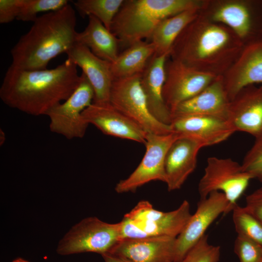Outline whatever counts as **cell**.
Instances as JSON below:
<instances>
[{
    "mask_svg": "<svg viewBox=\"0 0 262 262\" xmlns=\"http://www.w3.org/2000/svg\"><path fill=\"white\" fill-rule=\"evenodd\" d=\"M69 59L52 69L27 70L10 66L0 87V98L10 108L33 116L46 115L67 99L80 82Z\"/></svg>",
    "mask_w": 262,
    "mask_h": 262,
    "instance_id": "1",
    "label": "cell"
},
{
    "mask_svg": "<svg viewBox=\"0 0 262 262\" xmlns=\"http://www.w3.org/2000/svg\"><path fill=\"white\" fill-rule=\"evenodd\" d=\"M244 46L229 28L198 15L178 36L169 57L197 71L220 77Z\"/></svg>",
    "mask_w": 262,
    "mask_h": 262,
    "instance_id": "2",
    "label": "cell"
},
{
    "mask_svg": "<svg viewBox=\"0 0 262 262\" xmlns=\"http://www.w3.org/2000/svg\"><path fill=\"white\" fill-rule=\"evenodd\" d=\"M76 22L75 11L69 4L38 16L11 49L10 66L27 70L47 69L52 59L76 43Z\"/></svg>",
    "mask_w": 262,
    "mask_h": 262,
    "instance_id": "3",
    "label": "cell"
},
{
    "mask_svg": "<svg viewBox=\"0 0 262 262\" xmlns=\"http://www.w3.org/2000/svg\"><path fill=\"white\" fill-rule=\"evenodd\" d=\"M204 0H124L115 16L111 32L126 49L150 39L164 19L190 9H200Z\"/></svg>",
    "mask_w": 262,
    "mask_h": 262,
    "instance_id": "4",
    "label": "cell"
},
{
    "mask_svg": "<svg viewBox=\"0 0 262 262\" xmlns=\"http://www.w3.org/2000/svg\"><path fill=\"white\" fill-rule=\"evenodd\" d=\"M189 202L184 200L176 210L164 212L142 200L120 222L122 240L155 236L177 237L191 216Z\"/></svg>",
    "mask_w": 262,
    "mask_h": 262,
    "instance_id": "5",
    "label": "cell"
},
{
    "mask_svg": "<svg viewBox=\"0 0 262 262\" xmlns=\"http://www.w3.org/2000/svg\"><path fill=\"white\" fill-rule=\"evenodd\" d=\"M199 15L229 28L244 45L262 38V0H204Z\"/></svg>",
    "mask_w": 262,
    "mask_h": 262,
    "instance_id": "6",
    "label": "cell"
},
{
    "mask_svg": "<svg viewBox=\"0 0 262 262\" xmlns=\"http://www.w3.org/2000/svg\"><path fill=\"white\" fill-rule=\"evenodd\" d=\"M122 240L120 222L109 223L96 217L85 218L73 226L59 241L61 255L94 252L110 253Z\"/></svg>",
    "mask_w": 262,
    "mask_h": 262,
    "instance_id": "7",
    "label": "cell"
},
{
    "mask_svg": "<svg viewBox=\"0 0 262 262\" xmlns=\"http://www.w3.org/2000/svg\"><path fill=\"white\" fill-rule=\"evenodd\" d=\"M141 76L114 79L109 102L147 133L166 134L172 132L170 125L160 122L150 114L140 84Z\"/></svg>",
    "mask_w": 262,
    "mask_h": 262,
    "instance_id": "8",
    "label": "cell"
},
{
    "mask_svg": "<svg viewBox=\"0 0 262 262\" xmlns=\"http://www.w3.org/2000/svg\"><path fill=\"white\" fill-rule=\"evenodd\" d=\"M252 177L241 164L231 158L209 157L198 186L200 199L213 192L223 193L233 209L248 187Z\"/></svg>",
    "mask_w": 262,
    "mask_h": 262,
    "instance_id": "9",
    "label": "cell"
},
{
    "mask_svg": "<svg viewBox=\"0 0 262 262\" xmlns=\"http://www.w3.org/2000/svg\"><path fill=\"white\" fill-rule=\"evenodd\" d=\"M80 76V83L70 96L46 115L50 131L67 139L82 138L89 125L82 114L93 103L94 92L85 74L82 72Z\"/></svg>",
    "mask_w": 262,
    "mask_h": 262,
    "instance_id": "10",
    "label": "cell"
},
{
    "mask_svg": "<svg viewBox=\"0 0 262 262\" xmlns=\"http://www.w3.org/2000/svg\"><path fill=\"white\" fill-rule=\"evenodd\" d=\"M179 137L172 132L166 134L147 133L146 151L139 164L126 179L115 187L117 193L134 192L138 188L153 180L165 182L164 163L167 152Z\"/></svg>",
    "mask_w": 262,
    "mask_h": 262,
    "instance_id": "11",
    "label": "cell"
},
{
    "mask_svg": "<svg viewBox=\"0 0 262 262\" xmlns=\"http://www.w3.org/2000/svg\"><path fill=\"white\" fill-rule=\"evenodd\" d=\"M233 208L225 195L213 192L197 205L180 233L177 237L174 262H181L192 248L205 235L211 225L221 214L232 212Z\"/></svg>",
    "mask_w": 262,
    "mask_h": 262,
    "instance_id": "12",
    "label": "cell"
},
{
    "mask_svg": "<svg viewBox=\"0 0 262 262\" xmlns=\"http://www.w3.org/2000/svg\"><path fill=\"white\" fill-rule=\"evenodd\" d=\"M164 70L163 96L171 113L179 104L199 93L218 77L197 71L169 56Z\"/></svg>",
    "mask_w": 262,
    "mask_h": 262,
    "instance_id": "13",
    "label": "cell"
},
{
    "mask_svg": "<svg viewBox=\"0 0 262 262\" xmlns=\"http://www.w3.org/2000/svg\"><path fill=\"white\" fill-rule=\"evenodd\" d=\"M222 77L230 101L243 88L256 83L262 85V38L245 45Z\"/></svg>",
    "mask_w": 262,
    "mask_h": 262,
    "instance_id": "14",
    "label": "cell"
},
{
    "mask_svg": "<svg viewBox=\"0 0 262 262\" xmlns=\"http://www.w3.org/2000/svg\"><path fill=\"white\" fill-rule=\"evenodd\" d=\"M170 126L179 137L192 139L202 147L220 143L235 132L227 119L212 116L175 118Z\"/></svg>",
    "mask_w": 262,
    "mask_h": 262,
    "instance_id": "15",
    "label": "cell"
},
{
    "mask_svg": "<svg viewBox=\"0 0 262 262\" xmlns=\"http://www.w3.org/2000/svg\"><path fill=\"white\" fill-rule=\"evenodd\" d=\"M176 238L155 236L124 239L108 253L128 262H174Z\"/></svg>",
    "mask_w": 262,
    "mask_h": 262,
    "instance_id": "16",
    "label": "cell"
},
{
    "mask_svg": "<svg viewBox=\"0 0 262 262\" xmlns=\"http://www.w3.org/2000/svg\"><path fill=\"white\" fill-rule=\"evenodd\" d=\"M82 114L89 124L105 135L145 144L147 133L110 102H93Z\"/></svg>",
    "mask_w": 262,
    "mask_h": 262,
    "instance_id": "17",
    "label": "cell"
},
{
    "mask_svg": "<svg viewBox=\"0 0 262 262\" xmlns=\"http://www.w3.org/2000/svg\"><path fill=\"white\" fill-rule=\"evenodd\" d=\"M228 119L235 132L262 134V85L242 89L229 102Z\"/></svg>",
    "mask_w": 262,
    "mask_h": 262,
    "instance_id": "18",
    "label": "cell"
},
{
    "mask_svg": "<svg viewBox=\"0 0 262 262\" xmlns=\"http://www.w3.org/2000/svg\"><path fill=\"white\" fill-rule=\"evenodd\" d=\"M66 54L87 78L94 92L93 102H109L114 77L111 63L94 54L86 46L76 43Z\"/></svg>",
    "mask_w": 262,
    "mask_h": 262,
    "instance_id": "19",
    "label": "cell"
},
{
    "mask_svg": "<svg viewBox=\"0 0 262 262\" xmlns=\"http://www.w3.org/2000/svg\"><path fill=\"white\" fill-rule=\"evenodd\" d=\"M229 102L222 77H218L199 93L177 106L171 111L172 120L188 116H212L228 119Z\"/></svg>",
    "mask_w": 262,
    "mask_h": 262,
    "instance_id": "20",
    "label": "cell"
},
{
    "mask_svg": "<svg viewBox=\"0 0 262 262\" xmlns=\"http://www.w3.org/2000/svg\"><path fill=\"white\" fill-rule=\"evenodd\" d=\"M202 147L195 141L179 137L172 144L165 159V182L169 191L180 189L195 170Z\"/></svg>",
    "mask_w": 262,
    "mask_h": 262,
    "instance_id": "21",
    "label": "cell"
},
{
    "mask_svg": "<svg viewBox=\"0 0 262 262\" xmlns=\"http://www.w3.org/2000/svg\"><path fill=\"white\" fill-rule=\"evenodd\" d=\"M169 54L155 53L140 77V84L148 110L160 122L170 125L172 117L163 96L165 80L164 66Z\"/></svg>",
    "mask_w": 262,
    "mask_h": 262,
    "instance_id": "22",
    "label": "cell"
},
{
    "mask_svg": "<svg viewBox=\"0 0 262 262\" xmlns=\"http://www.w3.org/2000/svg\"><path fill=\"white\" fill-rule=\"evenodd\" d=\"M88 17L85 29L77 32L76 43L86 46L99 58L113 62L119 54V40L98 18L92 16Z\"/></svg>",
    "mask_w": 262,
    "mask_h": 262,
    "instance_id": "23",
    "label": "cell"
},
{
    "mask_svg": "<svg viewBox=\"0 0 262 262\" xmlns=\"http://www.w3.org/2000/svg\"><path fill=\"white\" fill-rule=\"evenodd\" d=\"M156 52L151 42L140 41L125 49L111 63L114 79L141 75L151 58Z\"/></svg>",
    "mask_w": 262,
    "mask_h": 262,
    "instance_id": "24",
    "label": "cell"
},
{
    "mask_svg": "<svg viewBox=\"0 0 262 262\" xmlns=\"http://www.w3.org/2000/svg\"><path fill=\"white\" fill-rule=\"evenodd\" d=\"M200 9H190L167 17L156 27L150 37L157 54L170 53L171 48L181 31L199 15Z\"/></svg>",
    "mask_w": 262,
    "mask_h": 262,
    "instance_id": "25",
    "label": "cell"
},
{
    "mask_svg": "<svg viewBox=\"0 0 262 262\" xmlns=\"http://www.w3.org/2000/svg\"><path fill=\"white\" fill-rule=\"evenodd\" d=\"M124 0H78L74 4L82 18L86 16H94L110 31L112 22Z\"/></svg>",
    "mask_w": 262,
    "mask_h": 262,
    "instance_id": "26",
    "label": "cell"
},
{
    "mask_svg": "<svg viewBox=\"0 0 262 262\" xmlns=\"http://www.w3.org/2000/svg\"><path fill=\"white\" fill-rule=\"evenodd\" d=\"M232 212L237 235L248 239L262 247V224L244 207L237 205Z\"/></svg>",
    "mask_w": 262,
    "mask_h": 262,
    "instance_id": "27",
    "label": "cell"
},
{
    "mask_svg": "<svg viewBox=\"0 0 262 262\" xmlns=\"http://www.w3.org/2000/svg\"><path fill=\"white\" fill-rule=\"evenodd\" d=\"M67 0H23L17 20L34 22L40 13L58 11L68 4Z\"/></svg>",
    "mask_w": 262,
    "mask_h": 262,
    "instance_id": "28",
    "label": "cell"
},
{
    "mask_svg": "<svg viewBox=\"0 0 262 262\" xmlns=\"http://www.w3.org/2000/svg\"><path fill=\"white\" fill-rule=\"evenodd\" d=\"M241 166L252 178L262 182V134L255 142L245 156Z\"/></svg>",
    "mask_w": 262,
    "mask_h": 262,
    "instance_id": "29",
    "label": "cell"
},
{
    "mask_svg": "<svg viewBox=\"0 0 262 262\" xmlns=\"http://www.w3.org/2000/svg\"><path fill=\"white\" fill-rule=\"evenodd\" d=\"M189 262H218L220 247L210 244L205 235L188 253Z\"/></svg>",
    "mask_w": 262,
    "mask_h": 262,
    "instance_id": "30",
    "label": "cell"
},
{
    "mask_svg": "<svg viewBox=\"0 0 262 262\" xmlns=\"http://www.w3.org/2000/svg\"><path fill=\"white\" fill-rule=\"evenodd\" d=\"M234 250L240 262H262V247L244 237L237 235Z\"/></svg>",
    "mask_w": 262,
    "mask_h": 262,
    "instance_id": "31",
    "label": "cell"
},
{
    "mask_svg": "<svg viewBox=\"0 0 262 262\" xmlns=\"http://www.w3.org/2000/svg\"><path fill=\"white\" fill-rule=\"evenodd\" d=\"M23 0H0V23L6 24L17 18Z\"/></svg>",
    "mask_w": 262,
    "mask_h": 262,
    "instance_id": "32",
    "label": "cell"
},
{
    "mask_svg": "<svg viewBox=\"0 0 262 262\" xmlns=\"http://www.w3.org/2000/svg\"><path fill=\"white\" fill-rule=\"evenodd\" d=\"M244 207L262 224V187L246 196Z\"/></svg>",
    "mask_w": 262,
    "mask_h": 262,
    "instance_id": "33",
    "label": "cell"
},
{
    "mask_svg": "<svg viewBox=\"0 0 262 262\" xmlns=\"http://www.w3.org/2000/svg\"><path fill=\"white\" fill-rule=\"evenodd\" d=\"M101 256L105 262H128L110 253H105Z\"/></svg>",
    "mask_w": 262,
    "mask_h": 262,
    "instance_id": "34",
    "label": "cell"
},
{
    "mask_svg": "<svg viewBox=\"0 0 262 262\" xmlns=\"http://www.w3.org/2000/svg\"><path fill=\"white\" fill-rule=\"evenodd\" d=\"M6 140V135L4 131L0 129V146H1L5 143Z\"/></svg>",
    "mask_w": 262,
    "mask_h": 262,
    "instance_id": "35",
    "label": "cell"
},
{
    "mask_svg": "<svg viewBox=\"0 0 262 262\" xmlns=\"http://www.w3.org/2000/svg\"><path fill=\"white\" fill-rule=\"evenodd\" d=\"M11 262H30L26 261L22 258H18L15 259Z\"/></svg>",
    "mask_w": 262,
    "mask_h": 262,
    "instance_id": "36",
    "label": "cell"
},
{
    "mask_svg": "<svg viewBox=\"0 0 262 262\" xmlns=\"http://www.w3.org/2000/svg\"><path fill=\"white\" fill-rule=\"evenodd\" d=\"M180 262H189V257L188 254L185 257V258Z\"/></svg>",
    "mask_w": 262,
    "mask_h": 262,
    "instance_id": "37",
    "label": "cell"
}]
</instances>
